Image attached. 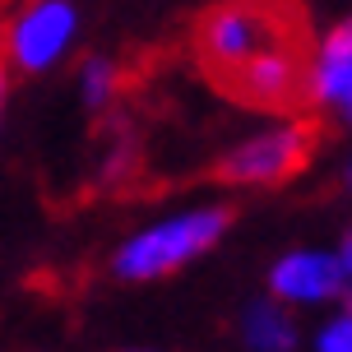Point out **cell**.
Instances as JSON below:
<instances>
[{
  "label": "cell",
  "instance_id": "obj_5",
  "mask_svg": "<svg viewBox=\"0 0 352 352\" xmlns=\"http://www.w3.org/2000/svg\"><path fill=\"white\" fill-rule=\"evenodd\" d=\"M223 84L241 102L264 107V111H283V107L301 102L306 98V47H301V37L264 47L260 56H250L246 65H236Z\"/></svg>",
  "mask_w": 352,
  "mask_h": 352
},
{
  "label": "cell",
  "instance_id": "obj_14",
  "mask_svg": "<svg viewBox=\"0 0 352 352\" xmlns=\"http://www.w3.org/2000/svg\"><path fill=\"white\" fill-rule=\"evenodd\" d=\"M135 352H144V348H135Z\"/></svg>",
  "mask_w": 352,
  "mask_h": 352
},
{
  "label": "cell",
  "instance_id": "obj_4",
  "mask_svg": "<svg viewBox=\"0 0 352 352\" xmlns=\"http://www.w3.org/2000/svg\"><path fill=\"white\" fill-rule=\"evenodd\" d=\"M79 37L74 0H28L5 28V65L23 74L56 70Z\"/></svg>",
  "mask_w": 352,
  "mask_h": 352
},
{
  "label": "cell",
  "instance_id": "obj_9",
  "mask_svg": "<svg viewBox=\"0 0 352 352\" xmlns=\"http://www.w3.org/2000/svg\"><path fill=\"white\" fill-rule=\"evenodd\" d=\"M306 102L329 107V111H338V116L352 125V60H343V65L329 70V74L306 79Z\"/></svg>",
  "mask_w": 352,
  "mask_h": 352
},
{
  "label": "cell",
  "instance_id": "obj_7",
  "mask_svg": "<svg viewBox=\"0 0 352 352\" xmlns=\"http://www.w3.org/2000/svg\"><path fill=\"white\" fill-rule=\"evenodd\" d=\"M241 343L250 352H297V343H301L297 311L274 297L250 301L241 311Z\"/></svg>",
  "mask_w": 352,
  "mask_h": 352
},
{
  "label": "cell",
  "instance_id": "obj_3",
  "mask_svg": "<svg viewBox=\"0 0 352 352\" xmlns=\"http://www.w3.org/2000/svg\"><path fill=\"white\" fill-rule=\"evenodd\" d=\"M316 148V130L301 116H278V121L250 130L223 153V176L232 186H278L297 176Z\"/></svg>",
  "mask_w": 352,
  "mask_h": 352
},
{
  "label": "cell",
  "instance_id": "obj_6",
  "mask_svg": "<svg viewBox=\"0 0 352 352\" xmlns=\"http://www.w3.org/2000/svg\"><path fill=\"white\" fill-rule=\"evenodd\" d=\"M269 297L292 306V311H329L334 301L348 297V278L338 250L324 246H297L269 269Z\"/></svg>",
  "mask_w": 352,
  "mask_h": 352
},
{
  "label": "cell",
  "instance_id": "obj_12",
  "mask_svg": "<svg viewBox=\"0 0 352 352\" xmlns=\"http://www.w3.org/2000/svg\"><path fill=\"white\" fill-rule=\"evenodd\" d=\"M5 107H10V70L0 65V121H5Z\"/></svg>",
  "mask_w": 352,
  "mask_h": 352
},
{
  "label": "cell",
  "instance_id": "obj_8",
  "mask_svg": "<svg viewBox=\"0 0 352 352\" xmlns=\"http://www.w3.org/2000/svg\"><path fill=\"white\" fill-rule=\"evenodd\" d=\"M116 93H121V70H116V60L88 56L84 70H79V98H84V107L88 111H107V107L116 102Z\"/></svg>",
  "mask_w": 352,
  "mask_h": 352
},
{
  "label": "cell",
  "instance_id": "obj_11",
  "mask_svg": "<svg viewBox=\"0 0 352 352\" xmlns=\"http://www.w3.org/2000/svg\"><path fill=\"white\" fill-rule=\"evenodd\" d=\"M338 264H343V278H348V297H352V228L343 232V241H338Z\"/></svg>",
  "mask_w": 352,
  "mask_h": 352
},
{
  "label": "cell",
  "instance_id": "obj_13",
  "mask_svg": "<svg viewBox=\"0 0 352 352\" xmlns=\"http://www.w3.org/2000/svg\"><path fill=\"white\" fill-rule=\"evenodd\" d=\"M348 190H352V162H348Z\"/></svg>",
  "mask_w": 352,
  "mask_h": 352
},
{
  "label": "cell",
  "instance_id": "obj_1",
  "mask_svg": "<svg viewBox=\"0 0 352 352\" xmlns=\"http://www.w3.org/2000/svg\"><path fill=\"white\" fill-rule=\"evenodd\" d=\"M228 223H232V213L223 204H190V209L162 213V218H153L140 232H130L121 246H116L111 269L125 283L172 278L186 264H195L199 255H209L223 241Z\"/></svg>",
  "mask_w": 352,
  "mask_h": 352
},
{
  "label": "cell",
  "instance_id": "obj_10",
  "mask_svg": "<svg viewBox=\"0 0 352 352\" xmlns=\"http://www.w3.org/2000/svg\"><path fill=\"white\" fill-rule=\"evenodd\" d=\"M311 352H352V297L334 301L311 329Z\"/></svg>",
  "mask_w": 352,
  "mask_h": 352
},
{
  "label": "cell",
  "instance_id": "obj_2",
  "mask_svg": "<svg viewBox=\"0 0 352 352\" xmlns=\"http://www.w3.org/2000/svg\"><path fill=\"white\" fill-rule=\"evenodd\" d=\"M301 37L297 10L287 0H228L199 19L195 28V52L218 79H228L236 65L260 56L274 42Z\"/></svg>",
  "mask_w": 352,
  "mask_h": 352
}]
</instances>
